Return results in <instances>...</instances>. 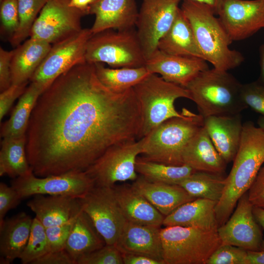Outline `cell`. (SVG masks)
I'll return each instance as SVG.
<instances>
[{
    "instance_id": "11",
    "label": "cell",
    "mask_w": 264,
    "mask_h": 264,
    "mask_svg": "<svg viewBox=\"0 0 264 264\" xmlns=\"http://www.w3.org/2000/svg\"><path fill=\"white\" fill-rule=\"evenodd\" d=\"M79 199L83 211L91 219L106 244L115 245L127 220L113 187L94 185Z\"/></svg>"
},
{
    "instance_id": "49",
    "label": "cell",
    "mask_w": 264,
    "mask_h": 264,
    "mask_svg": "<svg viewBox=\"0 0 264 264\" xmlns=\"http://www.w3.org/2000/svg\"><path fill=\"white\" fill-rule=\"evenodd\" d=\"M248 264H264V250L248 251Z\"/></svg>"
},
{
    "instance_id": "35",
    "label": "cell",
    "mask_w": 264,
    "mask_h": 264,
    "mask_svg": "<svg viewBox=\"0 0 264 264\" xmlns=\"http://www.w3.org/2000/svg\"><path fill=\"white\" fill-rule=\"evenodd\" d=\"M47 0H17L19 27L9 39L11 44L18 46L29 37L33 25Z\"/></svg>"
},
{
    "instance_id": "17",
    "label": "cell",
    "mask_w": 264,
    "mask_h": 264,
    "mask_svg": "<svg viewBox=\"0 0 264 264\" xmlns=\"http://www.w3.org/2000/svg\"><path fill=\"white\" fill-rule=\"evenodd\" d=\"M206 62L157 49L146 61L145 66L150 73L158 74L165 81L186 88L200 72L209 68Z\"/></svg>"
},
{
    "instance_id": "3",
    "label": "cell",
    "mask_w": 264,
    "mask_h": 264,
    "mask_svg": "<svg viewBox=\"0 0 264 264\" xmlns=\"http://www.w3.org/2000/svg\"><path fill=\"white\" fill-rule=\"evenodd\" d=\"M180 8L191 26L205 61L214 67L226 71L242 64L243 56L229 47L233 41L212 7L199 2L183 0Z\"/></svg>"
},
{
    "instance_id": "30",
    "label": "cell",
    "mask_w": 264,
    "mask_h": 264,
    "mask_svg": "<svg viewBox=\"0 0 264 264\" xmlns=\"http://www.w3.org/2000/svg\"><path fill=\"white\" fill-rule=\"evenodd\" d=\"M44 90L38 84L30 82L19 98L9 119L1 126L0 136L2 138L25 135L33 109Z\"/></svg>"
},
{
    "instance_id": "5",
    "label": "cell",
    "mask_w": 264,
    "mask_h": 264,
    "mask_svg": "<svg viewBox=\"0 0 264 264\" xmlns=\"http://www.w3.org/2000/svg\"><path fill=\"white\" fill-rule=\"evenodd\" d=\"M203 123L202 116L187 109L183 116L167 119L142 137V157L166 164L183 165V151Z\"/></svg>"
},
{
    "instance_id": "31",
    "label": "cell",
    "mask_w": 264,
    "mask_h": 264,
    "mask_svg": "<svg viewBox=\"0 0 264 264\" xmlns=\"http://www.w3.org/2000/svg\"><path fill=\"white\" fill-rule=\"evenodd\" d=\"M32 172L26 153V135L3 138L0 151V176L15 178Z\"/></svg>"
},
{
    "instance_id": "1",
    "label": "cell",
    "mask_w": 264,
    "mask_h": 264,
    "mask_svg": "<svg viewBox=\"0 0 264 264\" xmlns=\"http://www.w3.org/2000/svg\"><path fill=\"white\" fill-rule=\"evenodd\" d=\"M142 126L133 88L114 92L94 64H78L40 95L26 132V153L35 175L85 171L113 145L138 140Z\"/></svg>"
},
{
    "instance_id": "50",
    "label": "cell",
    "mask_w": 264,
    "mask_h": 264,
    "mask_svg": "<svg viewBox=\"0 0 264 264\" xmlns=\"http://www.w3.org/2000/svg\"><path fill=\"white\" fill-rule=\"evenodd\" d=\"M253 213L256 220L259 225L262 227L264 231V209L253 206ZM261 250H264V236Z\"/></svg>"
},
{
    "instance_id": "9",
    "label": "cell",
    "mask_w": 264,
    "mask_h": 264,
    "mask_svg": "<svg viewBox=\"0 0 264 264\" xmlns=\"http://www.w3.org/2000/svg\"><path fill=\"white\" fill-rule=\"evenodd\" d=\"M143 139L130 140L112 146L86 171L95 185L113 187L119 182L138 177L136 160L141 154Z\"/></svg>"
},
{
    "instance_id": "48",
    "label": "cell",
    "mask_w": 264,
    "mask_h": 264,
    "mask_svg": "<svg viewBox=\"0 0 264 264\" xmlns=\"http://www.w3.org/2000/svg\"><path fill=\"white\" fill-rule=\"evenodd\" d=\"M98 0H69V6L86 12L89 14L90 7Z\"/></svg>"
},
{
    "instance_id": "21",
    "label": "cell",
    "mask_w": 264,
    "mask_h": 264,
    "mask_svg": "<svg viewBox=\"0 0 264 264\" xmlns=\"http://www.w3.org/2000/svg\"><path fill=\"white\" fill-rule=\"evenodd\" d=\"M26 204L45 228L64 224L82 210L79 198L68 196L38 195Z\"/></svg>"
},
{
    "instance_id": "18",
    "label": "cell",
    "mask_w": 264,
    "mask_h": 264,
    "mask_svg": "<svg viewBox=\"0 0 264 264\" xmlns=\"http://www.w3.org/2000/svg\"><path fill=\"white\" fill-rule=\"evenodd\" d=\"M95 16L92 34L109 30L135 28L138 10L135 0H98L89 8Z\"/></svg>"
},
{
    "instance_id": "8",
    "label": "cell",
    "mask_w": 264,
    "mask_h": 264,
    "mask_svg": "<svg viewBox=\"0 0 264 264\" xmlns=\"http://www.w3.org/2000/svg\"><path fill=\"white\" fill-rule=\"evenodd\" d=\"M86 60L105 63L112 68L137 67L146 63L135 28L92 34L87 44Z\"/></svg>"
},
{
    "instance_id": "24",
    "label": "cell",
    "mask_w": 264,
    "mask_h": 264,
    "mask_svg": "<svg viewBox=\"0 0 264 264\" xmlns=\"http://www.w3.org/2000/svg\"><path fill=\"white\" fill-rule=\"evenodd\" d=\"M33 219L20 212L0 223V254L1 264L20 259L27 243Z\"/></svg>"
},
{
    "instance_id": "26",
    "label": "cell",
    "mask_w": 264,
    "mask_h": 264,
    "mask_svg": "<svg viewBox=\"0 0 264 264\" xmlns=\"http://www.w3.org/2000/svg\"><path fill=\"white\" fill-rule=\"evenodd\" d=\"M217 203L211 200L197 198L180 205L165 217L163 225L217 230L219 227L215 212Z\"/></svg>"
},
{
    "instance_id": "23",
    "label": "cell",
    "mask_w": 264,
    "mask_h": 264,
    "mask_svg": "<svg viewBox=\"0 0 264 264\" xmlns=\"http://www.w3.org/2000/svg\"><path fill=\"white\" fill-rule=\"evenodd\" d=\"M115 195L128 221L160 227L165 217L132 185L113 186Z\"/></svg>"
},
{
    "instance_id": "16",
    "label": "cell",
    "mask_w": 264,
    "mask_h": 264,
    "mask_svg": "<svg viewBox=\"0 0 264 264\" xmlns=\"http://www.w3.org/2000/svg\"><path fill=\"white\" fill-rule=\"evenodd\" d=\"M253 208L247 191L239 198L231 217L217 229L222 243L240 247L247 251L262 250L263 236L254 216Z\"/></svg>"
},
{
    "instance_id": "10",
    "label": "cell",
    "mask_w": 264,
    "mask_h": 264,
    "mask_svg": "<svg viewBox=\"0 0 264 264\" xmlns=\"http://www.w3.org/2000/svg\"><path fill=\"white\" fill-rule=\"evenodd\" d=\"M92 35L90 28H83L54 44L29 82L38 84L45 90L61 74L86 62L87 46Z\"/></svg>"
},
{
    "instance_id": "2",
    "label": "cell",
    "mask_w": 264,
    "mask_h": 264,
    "mask_svg": "<svg viewBox=\"0 0 264 264\" xmlns=\"http://www.w3.org/2000/svg\"><path fill=\"white\" fill-rule=\"evenodd\" d=\"M264 163V131L251 121L243 124L241 139L231 170L215 212L219 226L229 218L239 198L246 193Z\"/></svg>"
},
{
    "instance_id": "38",
    "label": "cell",
    "mask_w": 264,
    "mask_h": 264,
    "mask_svg": "<svg viewBox=\"0 0 264 264\" xmlns=\"http://www.w3.org/2000/svg\"><path fill=\"white\" fill-rule=\"evenodd\" d=\"M76 264H123L122 254L115 245L106 244L80 258Z\"/></svg>"
},
{
    "instance_id": "47",
    "label": "cell",
    "mask_w": 264,
    "mask_h": 264,
    "mask_svg": "<svg viewBox=\"0 0 264 264\" xmlns=\"http://www.w3.org/2000/svg\"><path fill=\"white\" fill-rule=\"evenodd\" d=\"M122 258L123 264H165L162 261L138 254L124 253Z\"/></svg>"
},
{
    "instance_id": "42",
    "label": "cell",
    "mask_w": 264,
    "mask_h": 264,
    "mask_svg": "<svg viewBox=\"0 0 264 264\" xmlns=\"http://www.w3.org/2000/svg\"><path fill=\"white\" fill-rule=\"evenodd\" d=\"M22 199L12 186L3 182L0 183V223L4 220L7 213L16 208Z\"/></svg>"
},
{
    "instance_id": "43",
    "label": "cell",
    "mask_w": 264,
    "mask_h": 264,
    "mask_svg": "<svg viewBox=\"0 0 264 264\" xmlns=\"http://www.w3.org/2000/svg\"><path fill=\"white\" fill-rule=\"evenodd\" d=\"M28 83L21 84H11L0 94V120L9 111L14 101L24 93Z\"/></svg>"
},
{
    "instance_id": "20",
    "label": "cell",
    "mask_w": 264,
    "mask_h": 264,
    "mask_svg": "<svg viewBox=\"0 0 264 264\" xmlns=\"http://www.w3.org/2000/svg\"><path fill=\"white\" fill-rule=\"evenodd\" d=\"M203 126L224 161L228 163L233 161L239 149L242 131L240 114L204 117Z\"/></svg>"
},
{
    "instance_id": "45",
    "label": "cell",
    "mask_w": 264,
    "mask_h": 264,
    "mask_svg": "<svg viewBox=\"0 0 264 264\" xmlns=\"http://www.w3.org/2000/svg\"><path fill=\"white\" fill-rule=\"evenodd\" d=\"M14 49L11 51L0 48V91L8 88L12 84L11 63Z\"/></svg>"
},
{
    "instance_id": "7",
    "label": "cell",
    "mask_w": 264,
    "mask_h": 264,
    "mask_svg": "<svg viewBox=\"0 0 264 264\" xmlns=\"http://www.w3.org/2000/svg\"><path fill=\"white\" fill-rule=\"evenodd\" d=\"M165 264H206L221 244L217 230L169 226L160 228Z\"/></svg>"
},
{
    "instance_id": "40",
    "label": "cell",
    "mask_w": 264,
    "mask_h": 264,
    "mask_svg": "<svg viewBox=\"0 0 264 264\" xmlns=\"http://www.w3.org/2000/svg\"><path fill=\"white\" fill-rule=\"evenodd\" d=\"M1 31L9 36V39L17 30L19 17L17 0H3L0 2Z\"/></svg>"
},
{
    "instance_id": "34",
    "label": "cell",
    "mask_w": 264,
    "mask_h": 264,
    "mask_svg": "<svg viewBox=\"0 0 264 264\" xmlns=\"http://www.w3.org/2000/svg\"><path fill=\"white\" fill-rule=\"evenodd\" d=\"M188 194L195 198L218 202L223 194L225 178L222 174L195 171L180 184Z\"/></svg>"
},
{
    "instance_id": "37",
    "label": "cell",
    "mask_w": 264,
    "mask_h": 264,
    "mask_svg": "<svg viewBox=\"0 0 264 264\" xmlns=\"http://www.w3.org/2000/svg\"><path fill=\"white\" fill-rule=\"evenodd\" d=\"M206 264H248V251L240 247L221 243Z\"/></svg>"
},
{
    "instance_id": "28",
    "label": "cell",
    "mask_w": 264,
    "mask_h": 264,
    "mask_svg": "<svg viewBox=\"0 0 264 264\" xmlns=\"http://www.w3.org/2000/svg\"><path fill=\"white\" fill-rule=\"evenodd\" d=\"M157 49L170 54L204 59L191 26L180 8L171 27L159 40Z\"/></svg>"
},
{
    "instance_id": "14",
    "label": "cell",
    "mask_w": 264,
    "mask_h": 264,
    "mask_svg": "<svg viewBox=\"0 0 264 264\" xmlns=\"http://www.w3.org/2000/svg\"><path fill=\"white\" fill-rule=\"evenodd\" d=\"M181 0H142L135 29L146 61L173 24Z\"/></svg>"
},
{
    "instance_id": "54",
    "label": "cell",
    "mask_w": 264,
    "mask_h": 264,
    "mask_svg": "<svg viewBox=\"0 0 264 264\" xmlns=\"http://www.w3.org/2000/svg\"><path fill=\"white\" fill-rule=\"evenodd\" d=\"M3 0H0V2H1Z\"/></svg>"
},
{
    "instance_id": "19",
    "label": "cell",
    "mask_w": 264,
    "mask_h": 264,
    "mask_svg": "<svg viewBox=\"0 0 264 264\" xmlns=\"http://www.w3.org/2000/svg\"><path fill=\"white\" fill-rule=\"evenodd\" d=\"M160 228L127 221L115 245L122 254L141 255L164 263Z\"/></svg>"
},
{
    "instance_id": "53",
    "label": "cell",
    "mask_w": 264,
    "mask_h": 264,
    "mask_svg": "<svg viewBox=\"0 0 264 264\" xmlns=\"http://www.w3.org/2000/svg\"><path fill=\"white\" fill-rule=\"evenodd\" d=\"M257 124L259 127L261 128L264 131V117L263 116H260L257 121Z\"/></svg>"
},
{
    "instance_id": "39",
    "label": "cell",
    "mask_w": 264,
    "mask_h": 264,
    "mask_svg": "<svg viewBox=\"0 0 264 264\" xmlns=\"http://www.w3.org/2000/svg\"><path fill=\"white\" fill-rule=\"evenodd\" d=\"M241 96L244 104L264 117V84L258 80L242 84Z\"/></svg>"
},
{
    "instance_id": "36",
    "label": "cell",
    "mask_w": 264,
    "mask_h": 264,
    "mask_svg": "<svg viewBox=\"0 0 264 264\" xmlns=\"http://www.w3.org/2000/svg\"><path fill=\"white\" fill-rule=\"evenodd\" d=\"M50 251L44 227L36 218L33 219L30 234L20 259L22 264L32 263Z\"/></svg>"
},
{
    "instance_id": "22",
    "label": "cell",
    "mask_w": 264,
    "mask_h": 264,
    "mask_svg": "<svg viewBox=\"0 0 264 264\" xmlns=\"http://www.w3.org/2000/svg\"><path fill=\"white\" fill-rule=\"evenodd\" d=\"M132 185L164 217L180 205L196 198L179 185L152 182L141 176Z\"/></svg>"
},
{
    "instance_id": "12",
    "label": "cell",
    "mask_w": 264,
    "mask_h": 264,
    "mask_svg": "<svg viewBox=\"0 0 264 264\" xmlns=\"http://www.w3.org/2000/svg\"><path fill=\"white\" fill-rule=\"evenodd\" d=\"M95 185L85 171L39 177L33 172L15 178L11 186L22 199L38 195L68 196L80 198Z\"/></svg>"
},
{
    "instance_id": "4",
    "label": "cell",
    "mask_w": 264,
    "mask_h": 264,
    "mask_svg": "<svg viewBox=\"0 0 264 264\" xmlns=\"http://www.w3.org/2000/svg\"><path fill=\"white\" fill-rule=\"evenodd\" d=\"M242 85L228 71L214 67L200 72L185 88L204 118L239 114L248 108L242 98Z\"/></svg>"
},
{
    "instance_id": "15",
    "label": "cell",
    "mask_w": 264,
    "mask_h": 264,
    "mask_svg": "<svg viewBox=\"0 0 264 264\" xmlns=\"http://www.w3.org/2000/svg\"><path fill=\"white\" fill-rule=\"evenodd\" d=\"M216 15L233 42L243 40L264 28V0H222Z\"/></svg>"
},
{
    "instance_id": "6",
    "label": "cell",
    "mask_w": 264,
    "mask_h": 264,
    "mask_svg": "<svg viewBox=\"0 0 264 264\" xmlns=\"http://www.w3.org/2000/svg\"><path fill=\"white\" fill-rule=\"evenodd\" d=\"M132 88L141 115L140 139L167 119L185 115L186 109L179 112L175 107L177 99L191 100L186 88L167 82L154 73H150Z\"/></svg>"
},
{
    "instance_id": "52",
    "label": "cell",
    "mask_w": 264,
    "mask_h": 264,
    "mask_svg": "<svg viewBox=\"0 0 264 264\" xmlns=\"http://www.w3.org/2000/svg\"><path fill=\"white\" fill-rule=\"evenodd\" d=\"M208 5L215 12L216 15L217 9L222 0H192Z\"/></svg>"
},
{
    "instance_id": "33",
    "label": "cell",
    "mask_w": 264,
    "mask_h": 264,
    "mask_svg": "<svg viewBox=\"0 0 264 264\" xmlns=\"http://www.w3.org/2000/svg\"><path fill=\"white\" fill-rule=\"evenodd\" d=\"M135 169L137 173L149 181L177 185L195 171L185 164H166L139 156L136 160Z\"/></svg>"
},
{
    "instance_id": "29",
    "label": "cell",
    "mask_w": 264,
    "mask_h": 264,
    "mask_svg": "<svg viewBox=\"0 0 264 264\" xmlns=\"http://www.w3.org/2000/svg\"><path fill=\"white\" fill-rule=\"evenodd\" d=\"M105 244L91 219L82 210L74 223L65 249L76 264L80 258Z\"/></svg>"
},
{
    "instance_id": "25",
    "label": "cell",
    "mask_w": 264,
    "mask_h": 264,
    "mask_svg": "<svg viewBox=\"0 0 264 264\" xmlns=\"http://www.w3.org/2000/svg\"><path fill=\"white\" fill-rule=\"evenodd\" d=\"M183 164L195 171L222 174L226 163L212 143L203 126L190 140L182 154Z\"/></svg>"
},
{
    "instance_id": "13",
    "label": "cell",
    "mask_w": 264,
    "mask_h": 264,
    "mask_svg": "<svg viewBox=\"0 0 264 264\" xmlns=\"http://www.w3.org/2000/svg\"><path fill=\"white\" fill-rule=\"evenodd\" d=\"M69 0H47L31 28L29 37L54 44L80 31L88 15L71 7Z\"/></svg>"
},
{
    "instance_id": "46",
    "label": "cell",
    "mask_w": 264,
    "mask_h": 264,
    "mask_svg": "<svg viewBox=\"0 0 264 264\" xmlns=\"http://www.w3.org/2000/svg\"><path fill=\"white\" fill-rule=\"evenodd\" d=\"M31 264H75L65 249L49 251L33 261Z\"/></svg>"
},
{
    "instance_id": "44",
    "label": "cell",
    "mask_w": 264,
    "mask_h": 264,
    "mask_svg": "<svg viewBox=\"0 0 264 264\" xmlns=\"http://www.w3.org/2000/svg\"><path fill=\"white\" fill-rule=\"evenodd\" d=\"M248 196L254 206L264 209V163L249 188Z\"/></svg>"
},
{
    "instance_id": "32",
    "label": "cell",
    "mask_w": 264,
    "mask_h": 264,
    "mask_svg": "<svg viewBox=\"0 0 264 264\" xmlns=\"http://www.w3.org/2000/svg\"><path fill=\"white\" fill-rule=\"evenodd\" d=\"M95 73L101 83L116 93L133 88L150 73L144 66L137 67H106L102 63H94Z\"/></svg>"
},
{
    "instance_id": "27",
    "label": "cell",
    "mask_w": 264,
    "mask_h": 264,
    "mask_svg": "<svg viewBox=\"0 0 264 264\" xmlns=\"http://www.w3.org/2000/svg\"><path fill=\"white\" fill-rule=\"evenodd\" d=\"M51 44L30 38L14 49L11 60L12 84L28 83L51 47Z\"/></svg>"
},
{
    "instance_id": "51",
    "label": "cell",
    "mask_w": 264,
    "mask_h": 264,
    "mask_svg": "<svg viewBox=\"0 0 264 264\" xmlns=\"http://www.w3.org/2000/svg\"><path fill=\"white\" fill-rule=\"evenodd\" d=\"M260 74L258 80L264 84V44L259 48Z\"/></svg>"
},
{
    "instance_id": "41",
    "label": "cell",
    "mask_w": 264,
    "mask_h": 264,
    "mask_svg": "<svg viewBox=\"0 0 264 264\" xmlns=\"http://www.w3.org/2000/svg\"><path fill=\"white\" fill-rule=\"evenodd\" d=\"M78 215L64 224L45 228L50 251L65 248L66 241Z\"/></svg>"
}]
</instances>
